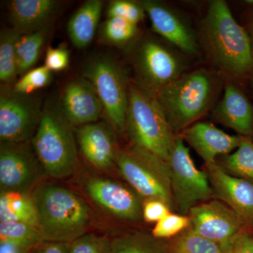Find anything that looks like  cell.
<instances>
[{"instance_id":"1","label":"cell","mask_w":253,"mask_h":253,"mask_svg":"<svg viewBox=\"0 0 253 253\" xmlns=\"http://www.w3.org/2000/svg\"><path fill=\"white\" fill-rule=\"evenodd\" d=\"M201 42L212 63L234 77L253 68V47L249 33L240 26L225 1L214 0L201 26Z\"/></svg>"},{"instance_id":"2","label":"cell","mask_w":253,"mask_h":253,"mask_svg":"<svg viewBox=\"0 0 253 253\" xmlns=\"http://www.w3.org/2000/svg\"><path fill=\"white\" fill-rule=\"evenodd\" d=\"M31 195L44 241L70 244L87 233L92 212L76 193L63 186L42 184L35 188Z\"/></svg>"},{"instance_id":"3","label":"cell","mask_w":253,"mask_h":253,"mask_svg":"<svg viewBox=\"0 0 253 253\" xmlns=\"http://www.w3.org/2000/svg\"><path fill=\"white\" fill-rule=\"evenodd\" d=\"M215 78L206 70L184 74L155 95L173 132L185 130L211 108Z\"/></svg>"},{"instance_id":"4","label":"cell","mask_w":253,"mask_h":253,"mask_svg":"<svg viewBox=\"0 0 253 253\" xmlns=\"http://www.w3.org/2000/svg\"><path fill=\"white\" fill-rule=\"evenodd\" d=\"M126 129L133 146L168 162L176 136L156 97L129 84Z\"/></svg>"},{"instance_id":"5","label":"cell","mask_w":253,"mask_h":253,"mask_svg":"<svg viewBox=\"0 0 253 253\" xmlns=\"http://www.w3.org/2000/svg\"><path fill=\"white\" fill-rule=\"evenodd\" d=\"M37 159L47 175L64 179L74 172L78 163L72 126L61 110L46 107L33 137Z\"/></svg>"},{"instance_id":"6","label":"cell","mask_w":253,"mask_h":253,"mask_svg":"<svg viewBox=\"0 0 253 253\" xmlns=\"http://www.w3.org/2000/svg\"><path fill=\"white\" fill-rule=\"evenodd\" d=\"M116 163L121 175L140 197L159 200L171 209L174 208L168 162L133 146L127 151H118Z\"/></svg>"},{"instance_id":"7","label":"cell","mask_w":253,"mask_h":253,"mask_svg":"<svg viewBox=\"0 0 253 253\" xmlns=\"http://www.w3.org/2000/svg\"><path fill=\"white\" fill-rule=\"evenodd\" d=\"M168 164L174 207L179 214L188 216L191 208L212 199L207 172L196 167L181 136H176Z\"/></svg>"},{"instance_id":"8","label":"cell","mask_w":253,"mask_h":253,"mask_svg":"<svg viewBox=\"0 0 253 253\" xmlns=\"http://www.w3.org/2000/svg\"><path fill=\"white\" fill-rule=\"evenodd\" d=\"M84 78L90 81L111 125L118 131L126 129L129 84L123 68L107 56H98L87 63Z\"/></svg>"},{"instance_id":"9","label":"cell","mask_w":253,"mask_h":253,"mask_svg":"<svg viewBox=\"0 0 253 253\" xmlns=\"http://www.w3.org/2000/svg\"><path fill=\"white\" fill-rule=\"evenodd\" d=\"M135 66L139 81L136 85L153 96L184 75V64L181 58L154 40L141 44Z\"/></svg>"},{"instance_id":"10","label":"cell","mask_w":253,"mask_h":253,"mask_svg":"<svg viewBox=\"0 0 253 253\" xmlns=\"http://www.w3.org/2000/svg\"><path fill=\"white\" fill-rule=\"evenodd\" d=\"M190 227L205 239L224 250L242 233L245 225L232 211L219 200H210L191 208Z\"/></svg>"},{"instance_id":"11","label":"cell","mask_w":253,"mask_h":253,"mask_svg":"<svg viewBox=\"0 0 253 253\" xmlns=\"http://www.w3.org/2000/svg\"><path fill=\"white\" fill-rule=\"evenodd\" d=\"M27 95L1 92L0 139L2 144H23L38 129L42 113Z\"/></svg>"},{"instance_id":"12","label":"cell","mask_w":253,"mask_h":253,"mask_svg":"<svg viewBox=\"0 0 253 253\" xmlns=\"http://www.w3.org/2000/svg\"><path fill=\"white\" fill-rule=\"evenodd\" d=\"M84 188L95 204L111 215L129 221H139L143 217V205L139 195L118 181L91 177L85 181Z\"/></svg>"},{"instance_id":"13","label":"cell","mask_w":253,"mask_h":253,"mask_svg":"<svg viewBox=\"0 0 253 253\" xmlns=\"http://www.w3.org/2000/svg\"><path fill=\"white\" fill-rule=\"evenodd\" d=\"M206 168L213 195L245 225L253 226V183L231 175L217 163L206 164Z\"/></svg>"},{"instance_id":"14","label":"cell","mask_w":253,"mask_h":253,"mask_svg":"<svg viewBox=\"0 0 253 253\" xmlns=\"http://www.w3.org/2000/svg\"><path fill=\"white\" fill-rule=\"evenodd\" d=\"M23 144H2L0 151L1 191L29 193L38 179L37 163ZM30 194V193H29Z\"/></svg>"},{"instance_id":"15","label":"cell","mask_w":253,"mask_h":253,"mask_svg":"<svg viewBox=\"0 0 253 253\" xmlns=\"http://www.w3.org/2000/svg\"><path fill=\"white\" fill-rule=\"evenodd\" d=\"M148 14L153 29L165 39L189 55H197L199 44L194 31L174 10L156 1L146 0L141 2Z\"/></svg>"},{"instance_id":"16","label":"cell","mask_w":253,"mask_h":253,"mask_svg":"<svg viewBox=\"0 0 253 253\" xmlns=\"http://www.w3.org/2000/svg\"><path fill=\"white\" fill-rule=\"evenodd\" d=\"M61 111L71 126L96 123L104 111L96 89L85 78L70 82L61 99Z\"/></svg>"},{"instance_id":"17","label":"cell","mask_w":253,"mask_h":253,"mask_svg":"<svg viewBox=\"0 0 253 253\" xmlns=\"http://www.w3.org/2000/svg\"><path fill=\"white\" fill-rule=\"evenodd\" d=\"M185 139L205 165L217 163L218 156L231 154L239 147L242 136L230 135L209 123H196L182 131Z\"/></svg>"},{"instance_id":"18","label":"cell","mask_w":253,"mask_h":253,"mask_svg":"<svg viewBox=\"0 0 253 253\" xmlns=\"http://www.w3.org/2000/svg\"><path fill=\"white\" fill-rule=\"evenodd\" d=\"M83 156L96 169L106 170L114 166L118 151L109 128L104 123H94L76 129Z\"/></svg>"},{"instance_id":"19","label":"cell","mask_w":253,"mask_h":253,"mask_svg":"<svg viewBox=\"0 0 253 253\" xmlns=\"http://www.w3.org/2000/svg\"><path fill=\"white\" fill-rule=\"evenodd\" d=\"M213 117L221 124L236 131L240 136L252 135L253 107L236 86L226 84L224 96L213 110Z\"/></svg>"},{"instance_id":"20","label":"cell","mask_w":253,"mask_h":253,"mask_svg":"<svg viewBox=\"0 0 253 253\" xmlns=\"http://www.w3.org/2000/svg\"><path fill=\"white\" fill-rule=\"evenodd\" d=\"M57 5L54 0H14L9 4L10 21L19 34L34 33L46 28Z\"/></svg>"},{"instance_id":"21","label":"cell","mask_w":253,"mask_h":253,"mask_svg":"<svg viewBox=\"0 0 253 253\" xmlns=\"http://www.w3.org/2000/svg\"><path fill=\"white\" fill-rule=\"evenodd\" d=\"M102 9V1L88 0L70 18L68 34L76 47L83 49L90 44L96 33Z\"/></svg>"},{"instance_id":"22","label":"cell","mask_w":253,"mask_h":253,"mask_svg":"<svg viewBox=\"0 0 253 253\" xmlns=\"http://www.w3.org/2000/svg\"><path fill=\"white\" fill-rule=\"evenodd\" d=\"M11 221L26 223L39 229L38 210L29 193L1 191L0 222Z\"/></svg>"},{"instance_id":"23","label":"cell","mask_w":253,"mask_h":253,"mask_svg":"<svg viewBox=\"0 0 253 253\" xmlns=\"http://www.w3.org/2000/svg\"><path fill=\"white\" fill-rule=\"evenodd\" d=\"M111 253H168V247L152 234L138 231L111 240Z\"/></svg>"},{"instance_id":"24","label":"cell","mask_w":253,"mask_h":253,"mask_svg":"<svg viewBox=\"0 0 253 253\" xmlns=\"http://www.w3.org/2000/svg\"><path fill=\"white\" fill-rule=\"evenodd\" d=\"M47 28L34 33L21 35L16 43L18 75L25 74L36 64L46 41Z\"/></svg>"},{"instance_id":"25","label":"cell","mask_w":253,"mask_h":253,"mask_svg":"<svg viewBox=\"0 0 253 253\" xmlns=\"http://www.w3.org/2000/svg\"><path fill=\"white\" fill-rule=\"evenodd\" d=\"M221 166L253 183V141L248 136H243L239 147L230 154L221 158Z\"/></svg>"},{"instance_id":"26","label":"cell","mask_w":253,"mask_h":253,"mask_svg":"<svg viewBox=\"0 0 253 253\" xmlns=\"http://www.w3.org/2000/svg\"><path fill=\"white\" fill-rule=\"evenodd\" d=\"M0 241L17 244L33 251L44 241L40 229L22 222H0Z\"/></svg>"},{"instance_id":"27","label":"cell","mask_w":253,"mask_h":253,"mask_svg":"<svg viewBox=\"0 0 253 253\" xmlns=\"http://www.w3.org/2000/svg\"><path fill=\"white\" fill-rule=\"evenodd\" d=\"M21 34L12 29L1 31L0 37V81L11 84L17 76L16 43Z\"/></svg>"},{"instance_id":"28","label":"cell","mask_w":253,"mask_h":253,"mask_svg":"<svg viewBox=\"0 0 253 253\" xmlns=\"http://www.w3.org/2000/svg\"><path fill=\"white\" fill-rule=\"evenodd\" d=\"M168 253H226L220 245L205 239L194 232L191 227L176 236Z\"/></svg>"},{"instance_id":"29","label":"cell","mask_w":253,"mask_h":253,"mask_svg":"<svg viewBox=\"0 0 253 253\" xmlns=\"http://www.w3.org/2000/svg\"><path fill=\"white\" fill-rule=\"evenodd\" d=\"M137 33V25L122 18L109 17L102 28L103 37L113 44H123L131 41Z\"/></svg>"},{"instance_id":"30","label":"cell","mask_w":253,"mask_h":253,"mask_svg":"<svg viewBox=\"0 0 253 253\" xmlns=\"http://www.w3.org/2000/svg\"><path fill=\"white\" fill-rule=\"evenodd\" d=\"M69 253H111V240L106 236L86 233L70 243Z\"/></svg>"},{"instance_id":"31","label":"cell","mask_w":253,"mask_h":253,"mask_svg":"<svg viewBox=\"0 0 253 253\" xmlns=\"http://www.w3.org/2000/svg\"><path fill=\"white\" fill-rule=\"evenodd\" d=\"M50 80L51 71L45 66H40L25 73L23 77L15 83L13 91L16 94L28 95L47 85Z\"/></svg>"},{"instance_id":"32","label":"cell","mask_w":253,"mask_h":253,"mask_svg":"<svg viewBox=\"0 0 253 253\" xmlns=\"http://www.w3.org/2000/svg\"><path fill=\"white\" fill-rule=\"evenodd\" d=\"M190 226V219L188 216L169 213L156 222L152 234L158 239H168L179 235Z\"/></svg>"},{"instance_id":"33","label":"cell","mask_w":253,"mask_h":253,"mask_svg":"<svg viewBox=\"0 0 253 253\" xmlns=\"http://www.w3.org/2000/svg\"><path fill=\"white\" fill-rule=\"evenodd\" d=\"M144 14L141 3L128 0H115L108 7L109 17L122 18L136 25L142 21Z\"/></svg>"},{"instance_id":"34","label":"cell","mask_w":253,"mask_h":253,"mask_svg":"<svg viewBox=\"0 0 253 253\" xmlns=\"http://www.w3.org/2000/svg\"><path fill=\"white\" fill-rule=\"evenodd\" d=\"M69 64V51L66 46H59L56 48L49 46L46 49L45 63L46 66L50 71H63Z\"/></svg>"},{"instance_id":"35","label":"cell","mask_w":253,"mask_h":253,"mask_svg":"<svg viewBox=\"0 0 253 253\" xmlns=\"http://www.w3.org/2000/svg\"><path fill=\"white\" fill-rule=\"evenodd\" d=\"M169 213L171 208L159 200H146L143 204V219L146 222H158Z\"/></svg>"},{"instance_id":"36","label":"cell","mask_w":253,"mask_h":253,"mask_svg":"<svg viewBox=\"0 0 253 253\" xmlns=\"http://www.w3.org/2000/svg\"><path fill=\"white\" fill-rule=\"evenodd\" d=\"M226 253H253V236L241 233L228 246Z\"/></svg>"},{"instance_id":"37","label":"cell","mask_w":253,"mask_h":253,"mask_svg":"<svg viewBox=\"0 0 253 253\" xmlns=\"http://www.w3.org/2000/svg\"><path fill=\"white\" fill-rule=\"evenodd\" d=\"M31 253H69V244L43 241Z\"/></svg>"},{"instance_id":"38","label":"cell","mask_w":253,"mask_h":253,"mask_svg":"<svg viewBox=\"0 0 253 253\" xmlns=\"http://www.w3.org/2000/svg\"><path fill=\"white\" fill-rule=\"evenodd\" d=\"M31 250L6 241H0V253H31Z\"/></svg>"},{"instance_id":"39","label":"cell","mask_w":253,"mask_h":253,"mask_svg":"<svg viewBox=\"0 0 253 253\" xmlns=\"http://www.w3.org/2000/svg\"><path fill=\"white\" fill-rule=\"evenodd\" d=\"M251 41H252L253 47V24L252 26V28H251Z\"/></svg>"},{"instance_id":"40","label":"cell","mask_w":253,"mask_h":253,"mask_svg":"<svg viewBox=\"0 0 253 253\" xmlns=\"http://www.w3.org/2000/svg\"></svg>"}]
</instances>
